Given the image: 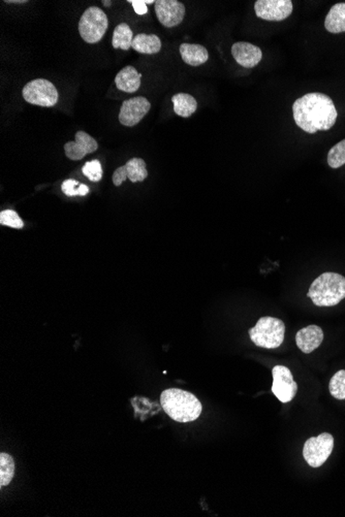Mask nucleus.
Listing matches in <instances>:
<instances>
[{
    "mask_svg": "<svg viewBox=\"0 0 345 517\" xmlns=\"http://www.w3.org/2000/svg\"><path fill=\"white\" fill-rule=\"evenodd\" d=\"M293 115L302 130L313 135L319 130H331L337 120L338 112L330 96L308 93L295 101Z\"/></svg>",
    "mask_w": 345,
    "mask_h": 517,
    "instance_id": "1",
    "label": "nucleus"
},
{
    "mask_svg": "<svg viewBox=\"0 0 345 517\" xmlns=\"http://www.w3.org/2000/svg\"><path fill=\"white\" fill-rule=\"evenodd\" d=\"M162 407L173 421L191 422L200 417L203 407L197 397L178 388L164 390L161 396Z\"/></svg>",
    "mask_w": 345,
    "mask_h": 517,
    "instance_id": "2",
    "label": "nucleus"
},
{
    "mask_svg": "<svg viewBox=\"0 0 345 517\" xmlns=\"http://www.w3.org/2000/svg\"><path fill=\"white\" fill-rule=\"evenodd\" d=\"M307 297L317 307L336 306L345 299V277L324 273L312 282Z\"/></svg>",
    "mask_w": 345,
    "mask_h": 517,
    "instance_id": "3",
    "label": "nucleus"
},
{
    "mask_svg": "<svg viewBox=\"0 0 345 517\" xmlns=\"http://www.w3.org/2000/svg\"><path fill=\"white\" fill-rule=\"evenodd\" d=\"M285 334L283 320L274 317H261L258 324L249 329V337L256 346L275 349L281 346Z\"/></svg>",
    "mask_w": 345,
    "mask_h": 517,
    "instance_id": "4",
    "label": "nucleus"
},
{
    "mask_svg": "<svg viewBox=\"0 0 345 517\" xmlns=\"http://www.w3.org/2000/svg\"><path fill=\"white\" fill-rule=\"evenodd\" d=\"M109 26L107 15L98 6H90L79 21V33L88 44H96L105 35Z\"/></svg>",
    "mask_w": 345,
    "mask_h": 517,
    "instance_id": "5",
    "label": "nucleus"
},
{
    "mask_svg": "<svg viewBox=\"0 0 345 517\" xmlns=\"http://www.w3.org/2000/svg\"><path fill=\"white\" fill-rule=\"evenodd\" d=\"M22 96L30 105L46 108L54 107L60 98L55 86L46 79H35L27 83L22 90Z\"/></svg>",
    "mask_w": 345,
    "mask_h": 517,
    "instance_id": "6",
    "label": "nucleus"
},
{
    "mask_svg": "<svg viewBox=\"0 0 345 517\" xmlns=\"http://www.w3.org/2000/svg\"><path fill=\"white\" fill-rule=\"evenodd\" d=\"M333 448V436L329 433H322L305 442L303 448L304 460L312 468H319L327 462Z\"/></svg>",
    "mask_w": 345,
    "mask_h": 517,
    "instance_id": "7",
    "label": "nucleus"
},
{
    "mask_svg": "<svg viewBox=\"0 0 345 517\" xmlns=\"http://www.w3.org/2000/svg\"><path fill=\"white\" fill-rule=\"evenodd\" d=\"M272 392L281 403H290L297 394L298 385L292 372L284 365L273 368Z\"/></svg>",
    "mask_w": 345,
    "mask_h": 517,
    "instance_id": "8",
    "label": "nucleus"
},
{
    "mask_svg": "<svg viewBox=\"0 0 345 517\" xmlns=\"http://www.w3.org/2000/svg\"><path fill=\"white\" fill-rule=\"evenodd\" d=\"M290 0H258L254 4L256 16L266 21H283L293 13Z\"/></svg>",
    "mask_w": 345,
    "mask_h": 517,
    "instance_id": "9",
    "label": "nucleus"
},
{
    "mask_svg": "<svg viewBox=\"0 0 345 517\" xmlns=\"http://www.w3.org/2000/svg\"><path fill=\"white\" fill-rule=\"evenodd\" d=\"M151 103L146 97L137 96L128 99L121 106L119 122L126 127L136 126L150 110Z\"/></svg>",
    "mask_w": 345,
    "mask_h": 517,
    "instance_id": "10",
    "label": "nucleus"
},
{
    "mask_svg": "<svg viewBox=\"0 0 345 517\" xmlns=\"http://www.w3.org/2000/svg\"><path fill=\"white\" fill-rule=\"evenodd\" d=\"M155 13L162 25L172 28L183 21L185 6L177 0H157L155 1Z\"/></svg>",
    "mask_w": 345,
    "mask_h": 517,
    "instance_id": "11",
    "label": "nucleus"
},
{
    "mask_svg": "<svg viewBox=\"0 0 345 517\" xmlns=\"http://www.w3.org/2000/svg\"><path fill=\"white\" fill-rule=\"evenodd\" d=\"M74 142H67L64 144L65 155L71 160L83 159L87 154L96 152L98 144L91 135L84 132L76 133Z\"/></svg>",
    "mask_w": 345,
    "mask_h": 517,
    "instance_id": "12",
    "label": "nucleus"
},
{
    "mask_svg": "<svg viewBox=\"0 0 345 517\" xmlns=\"http://www.w3.org/2000/svg\"><path fill=\"white\" fill-rule=\"evenodd\" d=\"M232 55L238 64L245 69L256 67L263 58L261 48L247 42H239L232 47Z\"/></svg>",
    "mask_w": 345,
    "mask_h": 517,
    "instance_id": "13",
    "label": "nucleus"
},
{
    "mask_svg": "<svg viewBox=\"0 0 345 517\" xmlns=\"http://www.w3.org/2000/svg\"><path fill=\"white\" fill-rule=\"evenodd\" d=\"M324 341V331L319 325H308L300 329L296 335L297 346L303 353H311L321 346Z\"/></svg>",
    "mask_w": 345,
    "mask_h": 517,
    "instance_id": "14",
    "label": "nucleus"
},
{
    "mask_svg": "<svg viewBox=\"0 0 345 517\" xmlns=\"http://www.w3.org/2000/svg\"><path fill=\"white\" fill-rule=\"evenodd\" d=\"M142 74H139L134 67H124L117 74L115 84L121 91L126 93H134L141 87Z\"/></svg>",
    "mask_w": 345,
    "mask_h": 517,
    "instance_id": "15",
    "label": "nucleus"
},
{
    "mask_svg": "<svg viewBox=\"0 0 345 517\" xmlns=\"http://www.w3.org/2000/svg\"><path fill=\"white\" fill-rule=\"evenodd\" d=\"M179 51L184 62L191 67H200L206 63L209 58L208 51L202 45L182 44Z\"/></svg>",
    "mask_w": 345,
    "mask_h": 517,
    "instance_id": "16",
    "label": "nucleus"
},
{
    "mask_svg": "<svg viewBox=\"0 0 345 517\" xmlns=\"http://www.w3.org/2000/svg\"><path fill=\"white\" fill-rule=\"evenodd\" d=\"M324 28L330 33H345V4H336L324 20Z\"/></svg>",
    "mask_w": 345,
    "mask_h": 517,
    "instance_id": "17",
    "label": "nucleus"
},
{
    "mask_svg": "<svg viewBox=\"0 0 345 517\" xmlns=\"http://www.w3.org/2000/svg\"><path fill=\"white\" fill-rule=\"evenodd\" d=\"M135 51L141 54H157L161 51L162 40L159 36L155 35H145V33H140L135 36L132 45Z\"/></svg>",
    "mask_w": 345,
    "mask_h": 517,
    "instance_id": "18",
    "label": "nucleus"
},
{
    "mask_svg": "<svg viewBox=\"0 0 345 517\" xmlns=\"http://www.w3.org/2000/svg\"><path fill=\"white\" fill-rule=\"evenodd\" d=\"M174 112L182 118H189L198 108L197 99L191 94L178 93L172 97Z\"/></svg>",
    "mask_w": 345,
    "mask_h": 517,
    "instance_id": "19",
    "label": "nucleus"
},
{
    "mask_svg": "<svg viewBox=\"0 0 345 517\" xmlns=\"http://www.w3.org/2000/svg\"><path fill=\"white\" fill-rule=\"evenodd\" d=\"M134 40V33L128 24L117 25L113 33L112 46L114 49H123L128 51L130 49Z\"/></svg>",
    "mask_w": 345,
    "mask_h": 517,
    "instance_id": "20",
    "label": "nucleus"
},
{
    "mask_svg": "<svg viewBox=\"0 0 345 517\" xmlns=\"http://www.w3.org/2000/svg\"><path fill=\"white\" fill-rule=\"evenodd\" d=\"M124 166L130 182H143L148 177L147 166L142 158H132Z\"/></svg>",
    "mask_w": 345,
    "mask_h": 517,
    "instance_id": "21",
    "label": "nucleus"
},
{
    "mask_svg": "<svg viewBox=\"0 0 345 517\" xmlns=\"http://www.w3.org/2000/svg\"><path fill=\"white\" fill-rule=\"evenodd\" d=\"M15 475V462L8 453L0 455V485L6 487L12 482Z\"/></svg>",
    "mask_w": 345,
    "mask_h": 517,
    "instance_id": "22",
    "label": "nucleus"
},
{
    "mask_svg": "<svg viewBox=\"0 0 345 517\" xmlns=\"http://www.w3.org/2000/svg\"><path fill=\"white\" fill-rule=\"evenodd\" d=\"M328 164L330 168L339 169L345 164V140L336 144L328 153Z\"/></svg>",
    "mask_w": 345,
    "mask_h": 517,
    "instance_id": "23",
    "label": "nucleus"
},
{
    "mask_svg": "<svg viewBox=\"0 0 345 517\" xmlns=\"http://www.w3.org/2000/svg\"><path fill=\"white\" fill-rule=\"evenodd\" d=\"M329 390L335 399H345V370L334 375L329 383Z\"/></svg>",
    "mask_w": 345,
    "mask_h": 517,
    "instance_id": "24",
    "label": "nucleus"
},
{
    "mask_svg": "<svg viewBox=\"0 0 345 517\" xmlns=\"http://www.w3.org/2000/svg\"><path fill=\"white\" fill-rule=\"evenodd\" d=\"M0 225L16 229H21L24 227L23 221L13 210H4L0 213Z\"/></svg>",
    "mask_w": 345,
    "mask_h": 517,
    "instance_id": "25",
    "label": "nucleus"
},
{
    "mask_svg": "<svg viewBox=\"0 0 345 517\" xmlns=\"http://www.w3.org/2000/svg\"><path fill=\"white\" fill-rule=\"evenodd\" d=\"M82 171L91 182H98L103 178V168L98 160L86 162L83 166Z\"/></svg>",
    "mask_w": 345,
    "mask_h": 517,
    "instance_id": "26",
    "label": "nucleus"
},
{
    "mask_svg": "<svg viewBox=\"0 0 345 517\" xmlns=\"http://www.w3.org/2000/svg\"><path fill=\"white\" fill-rule=\"evenodd\" d=\"M79 186H80V183L78 181L69 179L62 183V189L65 195L76 196L79 195Z\"/></svg>",
    "mask_w": 345,
    "mask_h": 517,
    "instance_id": "27",
    "label": "nucleus"
},
{
    "mask_svg": "<svg viewBox=\"0 0 345 517\" xmlns=\"http://www.w3.org/2000/svg\"><path fill=\"white\" fill-rule=\"evenodd\" d=\"M128 179V175H126L125 166H120L114 171L113 174V183L115 186H120L123 183L125 182Z\"/></svg>",
    "mask_w": 345,
    "mask_h": 517,
    "instance_id": "28",
    "label": "nucleus"
},
{
    "mask_svg": "<svg viewBox=\"0 0 345 517\" xmlns=\"http://www.w3.org/2000/svg\"><path fill=\"white\" fill-rule=\"evenodd\" d=\"M130 4L134 6L135 12L137 15L143 16L148 13L147 4H146V0H130Z\"/></svg>",
    "mask_w": 345,
    "mask_h": 517,
    "instance_id": "29",
    "label": "nucleus"
},
{
    "mask_svg": "<svg viewBox=\"0 0 345 517\" xmlns=\"http://www.w3.org/2000/svg\"><path fill=\"white\" fill-rule=\"evenodd\" d=\"M79 195L85 196L89 193V188L85 184H80L78 188Z\"/></svg>",
    "mask_w": 345,
    "mask_h": 517,
    "instance_id": "30",
    "label": "nucleus"
},
{
    "mask_svg": "<svg viewBox=\"0 0 345 517\" xmlns=\"http://www.w3.org/2000/svg\"><path fill=\"white\" fill-rule=\"evenodd\" d=\"M6 2V4H26L27 1H25V0H13V1L8 0V1Z\"/></svg>",
    "mask_w": 345,
    "mask_h": 517,
    "instance_id": "31",
    "label": "nucleus"
},
{
    "mask_svg": "<svg viewBox=\"0 0 345 517\" xmlns=\"http://www.w3.org/2000/svg\"><path fill=\"white\" fill-rule=\"evenodd\" d=\"M103 4H105L106 6H111V1H103Z\"/></svg>",
    "mask_w": 345,
    "mask_h": 517,
    "instance_id": "32",
    "label": "nucleus"
}]
</instances>
